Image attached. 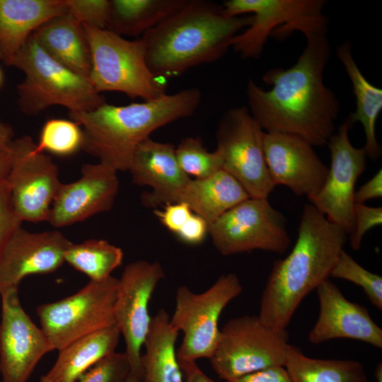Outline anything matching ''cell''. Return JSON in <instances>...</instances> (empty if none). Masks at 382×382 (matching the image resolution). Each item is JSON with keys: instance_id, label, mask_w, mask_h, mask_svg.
Instances as JSON below:
<instances>
[{"instance_id": "cell-11", "label": "cell", "mask_w": 382, "mask_h": 382, "mask_svg": "<svg viewBox=\"0 0 382 382\" xmlns=\"http://www.w3.org/2000/svg\"><path fill=\"white\" fill-rule=\"evenodd\" d=\"M265 132L245 106L232 108L221 116L216 132L222 170L232 175L250 197L268 198L274 186L264 152Z\"/></svg>"}, {"instance_id": "cell-20", "label": "cell", "mask_w": 382, "mask_h": 382, "mask_svg": "<svg viewBox=\"0 0 382 382\" xmlns=\"http://www.w3.org/2000/svg\"><path fill=\"white\" fill-rule=\"evenodd\" d=\"M175 147L149 137L135 149L128 171L134 184L148 186L151 192L141 195L142 204L155 208L180 202L191 178L180 168L175 156Z\"/></svg>"}, {"instance_id": "cell-17", "label": "cell", "mask_w": 382, "mask_h": 382, "mask_svg": "<svg viewBox=\"0 0 382 382\" xmlns=\"http://www.w3.org/2000/svg\"><path fill=\"white\" fill-rule=\"evenodd\" d=\"M313 147L310 143L294 134L265 133V161L274 187L284 185L297 196L308 198L321 189L329 168Z\"/></svg>"}, {"instance_id": "cell-39", "label": "cell", "mask_w": 382, "mask_h": 382, "mask_svg": "<svg viewBox=\"0 0 382 382\" xmlns=\"http://www.w3.org/2000/svg\"><path fill=\"white\" fill-rule=\"evenodd\" d=\"M208 230L209 224L202 217L193 213L175 235L185 243L196 245L204 241Z\"/></svg>"}, {"instance_id": "cell-8", "label": "cell", "mask_w": 382, "mask_h": 382, "mask_svg": "<svg viewBox=\"0 0 382 382\" xmlns=\"http://www.w3.org/2000/svg\"><path fill=\"white\" fill-rule=\"evenodd\" d=\"M289 335L264 324L257 316L228 320L209 359L219 378L232 381L270 367L285 366Z\"/></svg>"}, {"instance_id": "cell-35", "label": "cell", "mask_w": 382, "mask_h": 382, "mask_svg": "<svg viewBox=\"0 0 382 382\" xmlns=\"http://www.w3.org/2000/svg\"><path fill=\"white\" fill-rule=\"evenodd\" d=\"M67 13L83 25L106 29L110 12L108 0H66Z\"/></svg>"}, {"instance_id": "cell-28", "label": "cell", "mask_w": 382, "mask_h": 382, "mask_svg": "<svg viewBox=\"0 0 382 382\" xmlns=\"http://www.w3.org/2000/svg\"><path fill=\"white\" fill-rule=\"evenodd\" d=\"M186 0H110L107 30L141 37L178 11Z\"/></svg>"}, {"instance_id": "cell-42", "label": "cell", "mask_w": 382, "mask_h": 382, "mask_svg": "<svg viewBox=\"0 0 382 382\" xmlns=\"http://www.w3.org/2000/svg\"><path fill=\"white\" fill-rule=\"evenodd\" d=\"M178 361L186 382H216L199 369L195 361L178 359Z\"/></svg>"}, {"instance_id": "cell-21", "label": "cell", "mask_w": 382, "mask_h": 382, "mask_svg": "<svg viewBox=\"0 0 382 382\" xmlns=\"http://www.w3.org/2000/svg\"><path fill=\"white\" fill-rule=\"evenodd\" d=\"M316 291L320 311L308 336L311 343L318 345L344 338L382 348V329L373 320L366 307L348 301L340 289L328 279Z\"/></svg>"}, {"instance_id": "cell-10", "label": "cell", "mask_w": 382, "mask_h": 382, "mask_svg": "<svg viewBox=\"0 0 382 382\" xmlns=\"http://www.w3.org/2000/svg\"><path fill=\"white\" fill-rule=\"evenodd\" d=\"M118 279L90 282L72 296L37 308L41 329L54 349L115 324Z\"/></svg>"}, {"instance_id": "cell-19", "label": "cell", "mask_w": 382, "mask_h": 382, "mask_svg": "<svg viewBox=\"0 0 382 382\" xmlns=\"http://www.w3.org/2000/svg\"><path fill=\"white\" fill-rule=\"evenodd\" d=\"M71 243L59 231L33 233L20 227L0 254V294L18 288L28 275L57 270L64 262Z\"/></svg>"}, {"instance_id": "cell-4", "label": "cell", "mask_w": 382, "mask_h": 382, "mask_svg": "<svg viewBox=\"0 0 382 382\" xmlns=\"http://www.w3.org/2000/svg\"><path fill=\"white\" fill-rule=\"evenodd\" d=\"M202 100L197 88L152 100L115 105L106 102L88 112L69 113L81 128V149L117 172L128 171L137 146L155 130L192 116Z\"/></svg>"}, {"instance_id": "cell-5", "label": "cell", "mask_w": 382, "mask_h": 382, "mask_svg": "<svg viewBox=\"0 0 382 382\" xmlns=\"http://www.w3.org/2000/svg\"><path fill=\"white\" fill-rule=\"evenodd\" d=\"M13 66L25 76L17 86V102L26 115H37L54 105L67 108L69 113L88 112L106 102L88 78L53 59L33 34Z\"/></svg>"}, {"instance_id": "cell-38", "label": "cell", "mask_w": 382, "mask_h": 382, "mask_svg": "<svg viewBox=\"0 0 382 382\" xmlns=\"http://www.w3.org/2000/svg\"><path fill=\"white\" fill-rule=\"evenodd\" d=\"M154 214L163 226L175 234L193 212L186 203L180 202L167 204L161 210L155 209Z\"/></svg>"}, {"instance_id": "cell-41", "label": "cell", "mask_w": 382, "mask_h": 382, "mask_svg": "<svg viewBox=\"0 0 382 382\" xmlns=\"http://www.w3.org/2000/svg\"><path fill=\"white\" fill-rule=\"evenodd\" d=\"M382 197V170L380 169L368 182L354 192V202L364 204L369 199Z\"/></svg>"}, {"instance_id": "cell-32", "label": "cell", "mask_w": 382, "mask_h": 382, "mask_svg": "<svg viewBox=\"0 0 382 382\" xmlns=\"http://www.w3.org/2000/svg\"><path fill=\"white\" fill-rule=\"evenodd\" d=\"M177 161L185 173L195 179L208 178L222 169V160L215 150L209 152L199 137L184 138L175 149Z\"/></svg>"}, {"instance_id": "cell-22", "label": "cell", "mask_w": 382, "mask_h": 382, "mask_svg": "<svg viewBox=\"0 0 382 382\" xmlns=\"http://www.w3.org/2000/svg\"><path fill=\"white\" fill-rule=\"evenodd\" d=\"M65 13L66 0H0V61L13 66L33 33Z\"/></svg>"}, {"instance_id": "cell-23", "label": "cell", "mask_w": 382, "mask_h": 382, "mask_svg": "<svg viewBox=\"0 0 382 382\" xmlns=\"http://www.w3.org/2000/svg\"><path fill=\"white\" fill-rule=\"evenodd\" d=\"M33 35L53 59L75 73L89 78L91 54L81 23L65 13L45 21Z\"/></svg>"}, {"instance_id": "cell-47", "label": "cell", "mask_w": 382, "mask_h": 382, "mask_svg": "<svg viewBox=\"0 0 382 382\" xmlns=\"http://www.w3.org/2000/svg\"><path fill=\"white\" fill-rule=\"evenodd\" d=\"M2 79H3V75H2L1 70L0 69V86L1 85Z\"/></svg>"}, {"instance_id": "cell-6", "label": "cell", "mask_w": 382, "mask_h": 382, "mask_svg": "<svg viewBox=\"0 0 382 382\" xmlns=\"http://www.w3.org/2000/svg\"><path fill=\"white\" fill-rule=\"evenodd\" d=\"M83 25L91 54L88 79L98 93L117 91L144 101L166 94L161 79L148 66L141 38L129 40L107 29Z\"/></svg>"}, {"instance_id": "cell-15", "label": "cell", "mask_w": 382, "mask_h": 382, "mask_svg": "<svg viewBox=\"0 0 382 382\" xmlns=\"http://www.w3.org/2000/svg\"><path fill=\"white\" fill-rule=\"evenodd\" d=\"M165 277L158 262L137 260L127 265L118 279L115 320L124 337L131 372L141 377V348L151 321L149 303L158 284Z\"/></svg>"}, {"instance_id": "cell-43", "label": "cell", "mask_w": 382, "mask_h": 382, "mask_svg": "<svg viewBox=\"0 0 382 382\" xmlns=\"http://www.w3.org/2000/svg\"><path fill=\"white\" fill-rule=\"evenodd\" d=\"M11 163V151L9 146L0 152V185L8 175Z\"/></svg>"}, {"instance_id": "cell-16", "label": "cell", "mask_w": 382, "mask_h": 382, "mask_svg": "<svg viewBox=\"0 0 382 382\" xmlns=\"http://www.w3.org/2000/svg\"><path fill=\"white\" fill-rule=\"evenodd\" d=\"M0 372L2 382H27L36 365L54 349L23 310L18 288L0 294Z\"/></svg>"}, {"instance_id": "cell-24", "label": "cell", "mask_w": 382, "mask_h": 382, "mask_svg": "<svg viewBox=\"0 0 382 382\" xmlns=\"http://www.w3.org/2000/svg\"><path fill=\"white\" fill-rule=\"evenodd\" d=\"M120 335L115 323L72 342L59 350L54 364L40 382H77L98 361L115 352Z\"/></svg>"}, {"instance_id": "cell-34", "label": "cell", "mask_w": 382, "mask_h": 382, "mask_svg": "<svg viewBox=\"0 0 382 382\" xmlns=\"http://www.w3.org/2000/svg\"><path fill=\"white\" fill-rule=\"evenodd\" d=\"M130 371L125 353L115 352L91 367L77 382H125Z\"/></svg>"}, {"instance_id": "cell-9", "label": "cell", "mask_w": 382, "mask_h": 382, "mask_svg": "<svg viewBox=\"0 0 382 382\" xmlns=\"http://www.w3.org/2000/svg\"><path fill=\"white\" fill-rule=\"evenodd\" d=\"M242 291L240 279L233 273L221 275L202 293H195L187 286L177 289L175 308L170 320L183 334L177 351L178 359L211 358L219 340L221 314Z\"/></svg>"}, {"instance_id": "cell-30", "label": "cell", "mask_w": 382, "mask_h": 382, "mask_svg": "<svg viewBox=\"0 0 382 382\" xmlns=\"http://www.w3.org/2000/svg\"><path fill=\"white\" fill-rule=\"evenodd\" d=\"M122 249L105 240L89 239L80 243H71L64 253V262L84 273L91 281L100 282L122 262Z\"/></svg>"}, {"instance_id": "cell-26", "label": "cell", "mask_w": 382, "mask_h": 382, "mask_svg": "<svg viewBox=\"0 0 382 382\" xmlns=\"http://www.w3.org/2000/svg\"><path fill=\"white\" fill-rule=\"evenodd\" d=\"M250 196L229 173L220 170L204 179H191L181 201L209 225Z\"/></svg>"}, {"instance_id": "cell-36", "label": "cell", "mask_w": 382, "mask_h": 382, "mask_svg": "<svg viewBox=\"0 0 382 382\" xmlns=\"http://www.w3.org/2000/svg\"><path fill=\"white\" fill-rule=\"evenodd\" d=\"M354 228L349 233L351 248L358 250L361 248L364 234L371 228L381 225V207H369L365 204L355 203L354 207Z\"/></svg>"}, {"instance_id": "cell-1", "label": "cell", "mask_w": 382, "mask_h": 382, "mask_svg": "<svg viewBox=\"0 0 382 382\" xmlns=\"http://www.w3.org/2000/svg\"><path fill=\"white\" fill-rule=\"evenodd\" d=\"M306 46L288 69L273 68L262 76L268 91L249 79L248 110L265 132L298 136L313 146L327 145L335 133L340 104L324 83L331 50L325 32L303 34Z\"/></svg>"}, {"instance_id": "cell-3", "label": "cell", "mask_w": 382, "mask_h": 382, "mask_svg": "<svg viewBox=\"0 0 382 382\" xmlns=\"http://www.w3.org/2000/svg\"><path fill=\"white\" fill-rule=\"evenodd\" d=\"M251 15L227 16L222 6L186 0L174 13L140 37L146 60L159 79L180 76L190 68L221 59L233 38L248 28Z\"/></svg>"}, {"instance_id": "cell-40", "label": "cell", "mask_w": 382, "mask_h": 382, "mask_svg": "<svg viewBox=\"0 0 382 382\" xmlns=\"http://www.w3.org/2000/svg\"><path fill=\"white\" fill-rule=\"evenodd\" d=\"M226 382H292L285 366L270 367Z\"/></svg>"}, {"instance_id": "cell-45", "label": "cell", "mask_w": 382, "mask_h": 382, "mask_svg": "<svg viewBox=\"0 0 382 382\" xmlns=\"http://www.w3.org/2000/svg\"><path fill=\"white\" fill-rule=\"evenodd\" d=\"M375 377L377 382H382V363L379 362L375 369Z\"/></svg>"}, {"instance_id": "cell-46", "label": "cell", "mask_w": 382, "mask_h": 382, "mask_svg": "<svg viewBox=\"0 0 382 382\" xmlns=\"http://www.w3.org/2000/svg\"><path fill=\"white\" fill-rule=\"evenodd\" d=\"M125 382H142V379L130 371Z\"/></svg>"}, {"instance_id": "cell-2", "label": "cell", "mask_w": 382, "mask_h": 382, "mask_svg": "<svg viewBox=\"0 0 382 382\" xmlns=\"http://www.w3.org/2000/svg\"><path fill=\"white\" fill-rule=\"evenodd\" d=\"M347 234L311 204L302 212L290 253L274 261L262 291L257 316L266 325L284 330L303 299L330 277Z\"/></svg>"}, {"instance_id": "cell-37", "label": "cell", "mask_w": 382, "mask_h": 382, "mask_svg": "<svg viewBox=\"0 0 382 382\" xmlns=\"http://www.w3.org/2000/svg\"><path fill=\"white\" fill-rule=\"evenodd\" d=\"M22 222L14 210L6 180L0 185V254L11 236L21 227Z\"/></svg>"}, {"instance_id": "cell-14", "label": "cell", "mask_w": 382, "mask_h": 382, "mask_svg": "<svg viewBox=\"0 0 382 382\" xmlns=\"http://www.w3.org/2000/svg\"><path fill=\"white\" fill-rule=\"evenodd\" d=\"M352 125L347 118L330 137L327 145L331 163L321 189L308 198L310 204L347 234L354 228L355 185L366 168V152L356 148L349 141Z\"/></svg>"}, {"instance_id": "cell-18", "label": "cell", "mask_w": 382, "mask_h": 382, "mask_svg": "<svg viewBox=\"0 0 382 382\" xmlns=\"http://www.w3.org/2000/svg\"><path fill=\"white\" fill-rule=\"evenodd\" d=\"M76 181L62 183L52 204L47 221L61 228L110 210L120 187L117 172L100 163L83 164Z\"/></svg>"}, {"instance_id": "cell-33", "label": "cell", "mask_w": 382, "mask_h": 382, "mask_svg": "<svg viewBox=\"0 0 382 382\" xmlns=\"http://www.w3.org/2000/svg\"><path fill=\"white\" fill-rule=\"evenodd\" d=\"M330 277L361 286L371 303L382 310V277L364 268L344 250L340 252Z\"/></svg>"}, {"instance_id": "cell-12", "label": "cell", "mask_w": 382, "mask_h": 382, "mask_svg": "<svg viewBox=\"0 0 382 382\" xmlns=\"http://www.w3.org/2000/svg\"><path fill=\"white\" fill-rule=\"evenodd\" d=\"M217 251L231 255L261 250L284 253L291 244L284 214L267 198L249 197L209 225Z\"/></svg>"}, {"instance_id": "cell-25", "label": "cell", "mask_w": 382, "mask_h": 382, "mask_svg": "<svg viewBox=\"0 0 382 382\" xmlns=\"http://www.w3.org/2000/svg\"><path fill=\"white\" fill-rule=\"evenodd\" d=\"M165 309L152 317L141 354L142 382H184L175 350L179 332Z\"/></svg>"}, {"instance_id": "cell-29", "label": "cell", "mask_w": 382, "mask_h": 382, "mask_svg": "<svg viewBox=\"0 0 382 382\" xmlns=\"http://www.w3.org/2000/svg\"><path fill=\"white\" fill-rule=\"evenodd\" d=\"M284 366L292 382H368L358 361L311 358L290 344Z\"/></svg>"}, {"instance_id": "cell-31", "label": "cell", "mask_w": 382, "mask_h": 382, "mask_svg": "<svg viewBox=\"0 0 382 382\" xmlns=\"http://www.w3.org/2000/svg\"><path fill=\"white\" fill-rule=\"evenodd\" d=\"M82 142V129L76 122L71 119L52 118L43 125L36 151L67 156L81 149Z\"/></svg>"}, {"instance_id": "cell-7", "label": "cell", "mask_w": 382, "mask_h": 382, "mask_svg": "<svg viewBox=\"0 0 382 382\" xmlns=\"http://www.w3.org/2000/svg\"><path fill=\"white\" fill-rule=\"evenodd\" d=\"M325 0H227L228 17L251 14L252 22L236 35L231 47L243 59H258L269 36L279 40L295 31L327 33L328 21L323 13Z\"/></svg>"}, {"instance_id": "cell-44", "label": "cell", "mask_w": 382, "mask_h": 382, "mask_svg": "<svg viewBox=\"0 0 382 382\" xmlns=\"http://www.w3.org/2000/svg\"><path fill=\"white\" fill-rule=\"evenodd\" d=\"M13 139L14 132L11 125L0 122V152L7 149Z\"/></svg>"}, {"instance_id": "cell-13", "label": "cell", "mask_w": 382, "mask_h": 382, "mask_svg": "<svg viewBox=\"0 0 382 382\" xmlns=\"http://www.w3.org/2000/svg\"><path fill=\"white\" fill-rule=\"evenodd\" d=\"M11 163L7 182L14 210L23 221H47L52 204L62 185L57 165L48 155L36 151L30 136L10 144Z\"/></svg>"}, {"instance_id": "cell-27", "label": "cell", "mask_w": 382, "mask_h": 382, "mask_svg": "<svg viewBox=\"0 0 382 382\" xmlns=\"http://www.w3.org/2000/svg\"><path fill=\"white\" fill-rule=\"evenodd\" d=\"M336 54L350 79L356 100L355 111L348 119L352 124L359 122L363 126L366 156L376 160L381 154L376 136V123L382 110V89L371 84L363 75L353 57L350 42H343L337 47Z\"/></svg>"}]
</instances>
